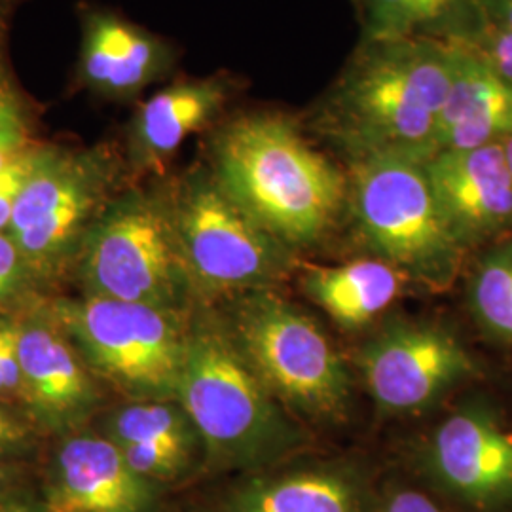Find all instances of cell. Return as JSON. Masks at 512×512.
Returning <instances> with one entry per match:
<instances>
[{
    "label": "cell",
    "instance_id": "3",
    "mask_svg": "<svg viewBox=\"0 0 512 512\" xmlns=\"http://www.w3.org/2000/svg\"><path fill=\"white\" fill-rule=\"evenodd\" d=\"M450 42H366L327 105L330 128L355 154H435L440 110L450 92Z\"/></svg>",
    "mask_w": 512,
    "mask_h": 512
},
{
    "label": "cell",
    "instance_id": "31",
    "mask_svg": "<svg viewBox=\"0 0 512 512\" xmlns=\"http://www.w3.org/2000/svg\"><path fill=\"white\" fill-rule=\"evenodd\" d=\"M501 145H503V150H505V158H507V164H509V171H511L512 177V135L505 137L501 141Z\"/></svg>",
    "mask_w": 512,
    "mask_h": 512
},
{
    "label": "cell",
    "instance_id": "5",
    "mask_svg": "<svg viewBox=\"0 0 512 512\" xmlns=\"http://www.w3.org/2000/svg\"><path fill=\"white\" fill-rule=\"evenodd\" d=\"M427 158L372 152L353 164L351 207L366 249L431 291H446L465 249L452 236L429 183Z\"/></svg>",
    "mask_w": 512,
    "mask_h": 512
},
{
    "label": "cell",
    "instance_id": "1",
    "mask_svg": "<svg viewBox=\"0 0 512 512\" xmlns=\"http://www.w3.org/2000/svg\"><path fill=\"white\" fill-rule=\"evenodd\" d=\"M213 175L222 190L277 241H321L348 200L342 171L279 114H251L215 139Z\"/></svg>",
    "mask_w": 512,
    "mask_h": 512
},
{
    "label": "cell",
    "instance_id": "11",
    "mask_svg": "<svg viewBox=\"0 0 512 512\" xmlns=\"http://www.w3.org/2000/svg\"><path fill=\"white\" fill-rule=\"evenodd\" d=\"M440 213L467 251L512 234V177L501 143L440 150L425 162Z\"/></svg>",
    "mask_w": 512,
    "mask_h": 512
},
{
    "label": "cell",
    "instance_id": "27",
    "mask_svg": "<svg viewBox=\"0 0 512 512\" xmlns=\"http://www.w3.org/2000/svg\"><path fill=\"white\" fill-rule=\"evenodd\" d=\"M378 512H442L439 505L416 490H397L385 499Z\"/></svg>",
    "mask_w": 512,
    "mask_h": 512
},
{
    "label": "cell",
    "instance_id": "24",
    "mask_svg": "<svg viewBox=\"0 0 512 512\" xmlns=\"http://www.w3.org/2000/svg\"><path fill=\"white\" fill-rule=\"evenodd\" d=\"M35 150L23 148L18 158L0 173V232L8 230L19 192L33 167Z\"/></svg>",
    "mask_w": 512,
    "mask_h": 512
},
{
    "label": "cell",
    "instance_id": "20",
    "mask_svg": "<svg viewBox=\"0 0 512 512\" xmlns=\"http://www.w3.org/2000/svg\"><path fill=\"white\" fill-rule=\"evenodd\" d=\"M467 306L486 338L512 348V234L476 260L467 281Z\"/></svg>",
    "mask_w": 512,
    "mask_h": 512
},
{
    "label": "cell",
    "instance_id": "21",
    "mask_svg": "<svg viewBox=\"0 0 512 512\" xmlns=\"http://www.w3.org/2000/svg\"><path fill=\"white\" fill-rule=\"evenodd\" d=\"M459 0H365L366 42L420 38L458 10Z\"/></svg>",
    "mask_w": 512,
    "mask_h": 512
},
{
    "label": "cell",
    "instance_id": "30",
    "mask_svg": "<svg viewBox=\"0 0 512 512\" xmlns=\"http://www.w3.org/2000/svg\"><path fill=\"white\" fill-rule=\"evenodd\" d=\"M19 486V469L12 461L0 459V495Z\"/></svg>",
    "mask_w": 512,
    "mask_h": 512
},
{
    "label": "cell",
    "instance_id": "23",
    "mask_svg": "<svg viewBox=\"0 0 512 512\" xmlns=\"http://www.w3.org/2000/svg\"><path fill=\"white\" fill-rule=\"evenodd\" d=\"M23 391L19 365L18 323L8 321L0 330V397H18Z\"/></svg>",
    "mask_w": 512,
    "mask_h": 512
},
{
    "label": "cell",
    "instance_id": "15",
    "mask_svg": "<svg viewBox=\"0 0 512 512\" xmlns=\"http://www.w3.org/2000/svg\"><path fill=\"white\" fill-rule=\"evenodd\" d=\"M173 65L164 40L110 12H88L80 52V78L105 99H129L160 80Z\"/></svg>",
    "mask_w": 512,
    "mask_h": 512
},
{
    "label": "cell",
    "instance_id": "25",
    "mask_svg": "<svg viewBox=\"0 0 512 512\" xmlns=\"http://www.w3.org/2000/svg\"><path fill=\"white\" fill-rule=\"evenodd\" d=\"M33 444L31 431L0 401V459L12 461L25 454Z\"/></svg>",
    "mask_w": 512,
    "mask_h": 512
},
{
    "label": "cell",
    "instance_id": "6",
    "mask_svg": "<svg viewBox=\"0 0 512 512\" xmlns=\"http://www.w3.org/2000/svg\"><path fill=\"white\" fill-rule=\"evenodd\" d=\"M165 198L192 293L234 298L291 274L293 249L262 230L213 171H192Z\"/></svg>",
    "mask_w": 512,
    "mask_h": 512
},
{
    "label": "cell",
    "instance_id": "18",
    "mask_svg": "<svg viewBox=\"0 0 512 512\" xmlns=\"http://www.w3.org/2000/svg\"><path fill=\"white\" fill-rule=\"evenodd\" d=\"M228 84L222 78L186 80L147 99L131 120L129 158L139 171L158 173L184 141L205 128L224 107Z\"/></svg>",
    "mask_w": 512,
    "mask_h": 512
},
{
    "label": "cell",
    "instance_id": "8",
    "mask_svg": "<svg viewBox=\"0 0 512 512\" xmlns=\"http://www.w3.org/2000/svg\"><path fill=\"white\" fill-rule=\"evenodd\" d=\"M90 296L184 311L192 287L165 196L129 190L112 198L80 245Z\"/></svg>",
    "mask_w": 512,
    "mask_h": 512
},
{
    "label": "cell",
    "instance_id": "32",
    "mask_svg": "<svg viewBox=\"0 0 512 512\" xmlns=\"http://www.w3.org/2000/svg\"><path fill=\"white\" fill-rule=\"evenodd\" d=\"M4 323H6V319H0V330L4 327Z\"/></svg>",
    "mask_w": 512,
    "mask_h": 512
},
{
    "label": "cell",
    "instance_id": "17",
    "mask_svg": "<svg viewBox=\"0 0 512 512\" xmlns=\"http://www.w3.org/2000/svg\"><path fill=\"white\" fill-rule=\"evenodd\" d=\"M454 71L440 110L435 152L501 143L512 135V86L461 40L450 38Z\"/></svg>",
    "mask_w": 512,
    "mask_h": 512
},
{
    "label": "cell",
    "instance_id": "4",
    "mask_svg": "<svg viewBox=\"0 0 512 512\" xmlns=\"http://www.w3.org/2000/svg\"><path fill=\"white\" fill-rule=\"evenodd\" d=\"M258 380L296 420H346L353 380L346 361L319 325L275 289L230 298L222 319Z\"/></svg>",
    "mask_w": 512,
    "mask_h": 512
},
{
    "label": "cell",
    "instance_id": "19",
    "mask_svg": "<svg viewBox=\"0 0 512 512\" xmlns=\"http://www.w3.org/2000/svg\"><path fill=\"white\" fill-rule=\"evenodd\" d=\"M406 279L382 258H361L338 266H304L300 289L340 327L359 329L401 296Z\"/></svg>",
    "mask_w": 512,
    "mask_h": 512
},
{
    "label": "cell",
    "instance_id": "7",
    "mask_svg": "<svg viewBox=\"0 0 512 512\" xmlns=\"http://www.w3.org/2000/svg\"><path fill=\"white\" fill-rule=\"evenodd\" d=\"M82 361L133 401H177L190 317L141 302L86 296L57 308Z\"/></svg>",
    "mask_w": 512,
    "mask_h": 512
},
{
    "label": "cell",
    "instance_id": "14",
    "mask_svg": "<svg viewBox=\"0 0 512 512\" xmlns=\"http://www.w3.org/2000/svg\"><path fill=\"white\" fill-rule=\"evenodd\" d=\"M370 484L351 463L256 471L226 495L222 512H378Z\"/></svg>",
    "mask_w": 512,
    "mask_h": 512
},
{
    "label": "cell",
    "instance_id": "28",
    "mask_svg": "<svg viewBox=\"0 0 512 512\" xmlns=\"http://www.w3.org/2000/svg\"><path fill=\"white\" fill-rule=\"evenodd\" d=\"M0 512H46V509L42 495H37L19 484L0 495Z\"/></svg>",
    "mask_w": 512,
    "mask_h": 512
},
{
    "label": "cell",
    "instance_id": "9",
    "mask_svg": "<svg viewBox=\"0 0 512 512\" xmlns=\"http://www.w3.org/2000/svg\"><path fill=\"white\" fill-rule=\"evenodd\" d=\"M359 368L378 412L414 416L475 378L478 363L452 332L397 319L359 349Z\"/></svg>",
    "mask_w": 512,
    "mask_h": 512
},
{
    "label": "cell",
    "instance_id": "2",
    "mask_svg": "<svg viewBox=\"0 0 512 512\" xmlns=\"http://www.w3.org/2000/svg\"><path fill=\"white\" fill-rule=\"evenodd\" d=\"M177 401L200 433L211 471L274 469L308 446L302 423L258 380L217 317L188 321Z\"/></svg>",
    "mask_w": 512,
    "mask_h": 512
},
{
    "label": "cell",
    "instance_id": "12",
    "mask_svg": "<svg viewBox=\"0 0 512 512\" xmlns=\"http://www.w3.org/2000/svg\"><path fill=\"white\" fill-rule=\"evenodd\" d=\"M164 486L137 475L109 437L71 435L42 488L46 512H158Z\"/></svg>",
    "mask_w": 512,
    "mask_h": 512
},
{
    "label": "cell",
    "instance_id": "10",
    "mask_svg": "<svg viewBox=\"0 0 512 512\" xmlns=\"http://www.w3.org/2000/svg\"><path fill=\"white\" fill-rule=\"evenodd\" d=\"M425 463L446 494L480 511L512 507V431L484 401L458 406L435 429Z\"/></svg>",
    "mask_w": 512,
    "mask_h": 512
},
{
    "label": "cell",
    "instance_id": "22",
    "mask_svg": "<svg viewBox=\"0 0 512 512\" xmlns=\"http://www.w3.org/2000/svg\"><path fill=\"white\" fill-rule=\"evenodd\" d=\"M456 40H461L475 54L480 55L495 73L512 86V29L488 21L478 37H461Z\"/></svg>",
    "mask_w": 512,
    "mask_h": 512
},
{
    "label": "cell",
    "instance_id": "13",
    "mask_svg": "<svg viewBox=\"0 0 512 512\" xmlns=\"http://www.w3.org/2000/svg\"><path fill=\"white\" fill-rule=\"evenodd\" d=\"M21 401L50 431H71L99 403L90 368L67 332L40 317L18 323Z\"/></svg>",
    "mask_w": 512,
    "mask_h": 512
},
{
    "label": "cell",
    "instance_id": "16",
    "mask_svg": "<svg viewBox=\"0 0 512 512\" xmlns=\"http://www.w3.org/2000/svg\"><path fill=\"white\" fill-rule=\"evenodd\" d=\"M137 475L164 486L183 480L203 459L196 425L179 401H133L120 406L107 435Z\"/></svg>",
    "mask_w": 512,
    "mask_h": 512
},
{
    "label": "cell",
    "instance_id": "29",
    "mask_svg": "<svg viewBox=\"0 0 512 512\" xmlns=\"http://www.w3.org/2000/svg\"><path fill=\"white\" fill-rule=\"evenodd\" d=\"M488 21L512 29V0H484Z\"/></svg>",
    "mask_w": 512,
    "mask_h": 512
},
{
    "label": "cell",
    "instance_id": "26",
    "mask_svg": "<svg viewBox=\"0 0 512 512\" xmlns=\"http://www.w3.org/2000/svg\"><path fill=\"white\" fill-rule=\"evenodd\" d=\"M29 275L14 239L6 232H0V300L16 293L23 277Z\"/></svg>",
    "mask_w": 512,
    "mask_h": 512
}]
</instances>
